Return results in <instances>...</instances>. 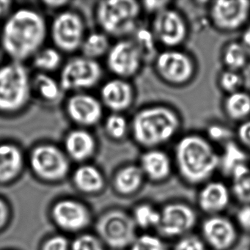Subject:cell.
Here are the masks:
<instances>
[{
	"label": "cell",
	"mask_w": 250,
	"mask_h": 250,
	"mask_svg": "<svg viewBox=\"0 0 250 250\" xmlns=\"http://www.w3.org/2000/svg\"><path fill=\"white\" fill-rule=\"evenodd\" d=\"M49 25L42 13L30 7L11 11L0 32V44L10 61L21 62L31 60L44 46Z\"/></svg>",
	"instance_id": "1"
},
{
	"label": "cell",
	"mask_w": 250,
	"mask_h": 250,
	"mask_svg": "<svg viewBox=\"0 0 250 250\" xmlns=\"http://www.w3.org/2000/svg\"><path fill=\"white\" fill-rule=\"evenodd\" d=\"M174 167L187 185L201 186L219 169L220 154L205 135L184 134L174 147Z\"/></svg>",
	"instance_id": "2"
},
{
	"label": "cell",
	"mask_w": 250,
	"mask_h": 250,
	"mask_svg": "<svg viewBox=\"0 0 250 250\" xmlns=\"http://www.w3.org/2000/svg\"><path fill=\"white\" fill-rule=\"evenodd\" d=\"M183 118L175 108L165 104L146 105L130 120V135L145 150L162 148L176 138Z\"/></svg>",
	"instance_id": "3"
},
{
	"label": "cell",
	"mask_w": 250,
	"mask_h": 250,
	"mask_svg": "<svg viewBox=\"0 0 250 250\" xmlns=\"http://www.w3.org/2000/svg\"><path fill=\"white\" fill-rule=\"evenodd\" d=\"M32 96V77L24 63L9 61L0 65V115L21 113Z\"/></svg>",
	"instance_id": "4"
},
{
	"label": "cell",
	"mask_w": 250,
	"mask_h": 250,
	"mask_svg": "<svg viewBox=\"0 0 250 250\" xmlns=\"http://www.w3.org/2000/svg\"><path fill=\"white\" fill-rule=\"evenodd\" d=\"M142 14L141 3L136 0H104L95 8V20L101 31L118 39L134 33Z\"/></svg>",
	"instance_id": "5"
},
{
	"label": "cell",
	"mask_w": 250,
	"mask_h": 250,
	"mask_svg": "<svg viewBox=\"0 0 250 250\" xmlns=\"http://www.w3.org/2000/svg\"><path fill=\"white\" fill-rule=\"evenodd\" d=\"M96 235L112 250H128L137 236V229L131 212L113 208L104 212L96 223Z\"/></svg>",
	"instance_id": "6"
},
{
	"label": "cell",
	"mask_w": 250,
	"mask_h": 250,
	"mask_svg": "<svg viewBox=\"0 0 250 250\" xmlns=\"http://www.w3.org/2000/svg\"><path fill=\"white\" fill-rule=\"evenodd\" d=\"M153 63L155 73L159 80L171 87H185L197 75L195 59L180 48L167 49L159 52Z\"/></svg>",
	"instance_id": "7"
},
{
	"label": "cell",
	"mask_w": 250,
	"mask_h": 250,
	"mask_svg": "<svg viewBox=\"0 0 250 250\" xmlns=\"http://www.w3.org/2000/svg\"><path fill=\"white\" fill-rule=\"evenodd\" d=\"M28 161L33 173L46 182L62 181L71 166V160L63 149L51 143L36 145L30 150Z\"/></svg>",
	"instance_id": "8"
},
{
	"label": "cell",
	"mask_w": 250,
	"mask_h": 250,
	"mask_svg": "<svg viewBox=\"0 0 250 250\" xmlns=\"http://www.w3.org/2000/svg\"><path fill=\"white\" fill-rule=\"evenodd\" d=\"M103 77V68L99 61L83 55L71 58L62 65L59 82L63 92H87L96 87Z\"/></svg>",
	"instance_id": "9"
},
{
	"label": "cell",
	"mask_w": 250,
	"mask_h": 250,
	"mask_svg": "<svg viewBox=\"0 0 250 250\" xmlns=\"http://www.w3.org/2000/svg\"><path fill=\"white\" fill-rule=\"evenodd\" d=\"M86 35L84 19L73 10L58 13L49 25V36L54 46L62 53L80 51Z\"/></svg>",
	"instance_id": "10"
},
{
	"label": "cell",
	"mask_w": 250,
	"mask_h": 250,
	"mask_svg": "<svg viewBox=\"0 0 250 250\" xmlns=\"http://www.w3.org/2000/svg\"><path fill=\"white\" fill-rule=\"evenodd\" d=\"M160 222L156 231L165 238L178 239L192 230L198 222L197 211L184 201H171L160 208Z\"/></svg>",
	"instance_id": "11"
},
{
	"label": "cell",
	"mask_w": 250,
	"mask_h": 250,
	"mask_svg": "<svg viewBox=\"0 0 250 250\" xmlns=\"http://www.w3.org/2000/svg\"><path fill=\"white\" fill-rule=\"evenodd\" d=\"M150 30L156 43L167 49H179L188 37V23L178 10L169 6L153 16Z\"/></svg>",
	"instance_id": "12"
},
{
	"label": "cell",
	"mask_w": 250,
	"mask_h": 250,
	"mask_svg": "<svg viewBox=\"0 0 250 250\" xmlns=\"http://www.w3.org/2000/svg\"><path fill=\"white\" fill-rule=\"evenodd\" d=\"M105 58L109 72L124 80L136 77L146 63L140 49L129 37L112 43Z\"/></svg>",
	"instance_id": "13"
},
{
	"label": "cell",
	"mask_w": 250,
	"mask_h": 250,
	"mask_svg": "<svg viewBox=\"0 0 250 250\" xmlns=\"http://www.w3.org/2000/svg\"><path fill=\"white\" fill-rule=\"evenodd\" d=\"M250 18V1L217 0L208 6L211 25L222 33H233L245 27Z\"/></svg>",
	"instance_id": "14"
},
{
	"label": "cell",
	"mask_w": 250,
	"mask_h": 250,
	"mask_svg": "<svg viewBox=\"0 0 250 250\" xmlns=\"http://www.w3.org/2000/svg\"><path fill=\"white\" fill-rule=\"evenodd\" d=\"M202 239L212 250H230L238 240L235 221L223 214L206 216L200 225Z\"/></svg>",
	"instance_id": "15"
},
{
	"label": "cell",
	"mask_w": 250,
	"mask_h": 250,
	"mask_svg": "<svg viewBox=\"0 0 250 250\" xmlns=\"http://www.w3.org/2000/svg\"><path fill=\"white\" fill-rule=\"evenodd\" d=\"M103 104L99 98L87 92L71 93L65 104L67 117L79 128H91L104 118Z\"/></svg>",
	"instance_id": "16"
},
{
	"label": "cell",
	"mask_w": 250,
	"mask_h": 250,
	"mask_svg": "<svg viewBox=\"0 0 250 250\" xmlns=\"http://www.w3.org/2000/svg\"><path fill=\"white\" fill-rule=\"evenodd\" d=\"M51 213L54 222L67 232L84 230L92 220L91 213L87 206L74 199H62L57 202Z\"/></svg>",
	"instance_id": "17"
},
{
	"label": "cell",
	"mask_w": 250,
	"mask_h": 250,
	"mask_svg": "<svg viewBox=\"0 0 250 250\" xmlns=\"http://www.w3.org/2000/svg\"><path fill=\"white\" fill-rule=\"evenodd\" d=\"M135 98V88L131 82L117 77L105 82L99 92L104 107L114 113H125L134 104Z\"/></svg>",
	"instance_id": "18"
},
{
	"label": "cell",
	"mask_w": 250,
	"mask_h": 250,
	"mask_svg": "<svg viewBox=\"0 0 250 250\" xmlns=\"http://www.w3.org/2000/svg\"><path fill=\"white\" fill-rule=\"evenodd\" d=\"M230 188L222 181L210 180L200 186L197 206L206 216L222 214L231 201Z\"/></svg>",
	"instance_id": "19"
},
{
	"label": "cell",
	"mask_w": 250,
	"mask_h": 250,
	"mask_svg": "<svg viewBox=\"0 0 250 250\" xmlns=\"http://www.w3.org/2000/svg\"><path fill=\"white\" fill-rule=\"evenodd\" d=\"M137 164L146 181L153 184L165 183L170 178L175 169L172 156L162 148L145 150Z\"/></svg>",
	"instance_id": "20"
},
{
	"label": "cell",
	"mask_w": 250,
	"mask_h": 250,
	"mask_svg": "<svg viewBox=\"0 0 250 250\" xmlns=\"http://www.w3.org/2000/svg\"><path fill=\"white\" fill-rule=\"evenodd\" d=\"M62 149L70 160L81 165L87 163L96 155L98 142L87 128L77 127L65 134Z\"/></svg>",
	"instance_id": "21"
},
{
	"label": "cell",
	"mask_w": 250,
	"mask_h": 250,
	"mask_svg": "<svg viewBox=\"0 0 250 250\" xmlns=\"http://www.w3.org/2000/svg\"><path fill=\"white\" fill-rule=\"evenodd\" d=\"M146 181L138 164H125L114 173L112 187L118 195L130 197L136 195L143 188Z\"/></svg>",
	"instance_id": "22"
},
{
	"label": "cell",
	"mask_w": 250,
	"mask_h": 250,
	"mask_svg": "<svg viewBox=\"0 0 250 250\" xmlns=\"http://www.w3.org/2000/svg\"><path fill=\"white\" fill-rule=\"evenodd\" d=\"M25 157L20 146L11 142L0 143V184L17 179L24 169Z\"/></svg>",
	"instance_id": "23"
},
{
	"label": "cell",
	"mask_w": 250,
	"mask_h": 250,
	"mask_svg": "<svg viewBox=\"0 0 250 250\" xmlns=\"http://www.w3.org/2000/svg\"><path fill=\"white\" fill-rule=\"evenodd\" d=\"M75 187L87 194H99L104 189L106 179L99 168L92 164H81L73 174Z\"/></svg>",
	"instance_id": "24"
},
{
	"label": "cell",
	"mask_w": 250,
	"mask_h": 250,
	"mask_svg": "<svg viewBox=\"0 0 250 250\" xmlns=\"http://www.w3.org/2000/svg\"><path fill=\"white\" fill-rule=\"evenodd\" d=\"M222 111L231 122L239 124L250 119V93L244 89L226 95L222 101Z\"/></svg>",
	"instance_id": "25"
},
{
	"label": "cell",
	"mask_w": 250,
	"mask_h": 250,
	"mask_svg": "<svg viewBox=\"0 0 250 250\" xmlns=\"http://www.w3.org/2000/svg\"><path fill=\"white\" fill-rule=\"evenodd\" d=\"M32 90L33 95H36L42 102L48 104L58 102L64 93L59 80L54 78L51 74L40 72L32 77Z\"/></svg>",
	"instance_id": "26"
},
{
	"label": "cell",
	"mask_w": 250,
	"mask_h": 250,
	"mask_svg": "<svg viewBox=\"0 0 250 250\" xmlns=\"http://www.w3.org/2000/svg\"><path fill=\"white\" fill-rule=\"evenodd\" d=\"M221 61L225 69L241 72L250 61L245 48L240 41H231L222 48Z\"/></svg>",
	"instance_id": "27"
},
{
	"label": "cell",
	"mask_w": 250,
	"mask_h": 250,
	"mask_svg": "<svg viewBox=\"0 0 250 250\" xmlns=\"http://www.w3.org/2000/svg\"><path fill=\"white\" fill-rule=\"evenodd\" d=\"M111 46L107 35L102 31L93 32L86 35L80 51L83 56L98 61L106 57Z\"/></svg>",
	"instance_id": "28"
},
{
	"label": "cell",
	"mask_w": 250,
	"mask_h": 250,
	"mask_svg": "<svg viewBox=\"0 0 250 250\" xmlns=\"http://www.w3.org/2000/svg\"><path fill=\"white\" fill-rule=\"evenodd\" d=\"M137 229L147 231L157 229L160 222V208L148 202L135 205L131 212Z\"/></svg>",
	"instance_id": "29"
},
{
	"label": "cell",
	"mask_w": 250,
	"mask_h": 250,
	"mask_svg": "<svg viewBox=\"0 0 250 250\" xmlns=\"http://www.w3.org/2000/svg\"><path fill=\"white\" fill-rule=\"evenodd\" d=\"M62 54L55 46H43L32 58V63L38 72L50 74L62 68Z\"/></svg>",
	"instance_id": "30"
},
{
	"label": "cell",
	"mask_w": 250,
	"mask_h": 250,
	"mask_svg": "<svg viewBox=\"0 0 250 250\" xmlns=\"http://www.w3.org/2000/svg\"><path fill=\"white\" fill-rule=\"evenodd\" d=\"M104 131L112 141H124L130 134V121L124 114L110 112L104 118Z\"/></svg>",
	"instance_id": "31"
},
{
	"label": "cell",
	"mask_w": 250,
	"mask_h": 250,
	"mask_svg": "<svg viewBox=\"0 0 250 250\" xmlns=\"http://www.w3.org/2000/svg\"><path fill=\"white\" fill-rule=\"evenodd\" d=\"M232 187L231 193L242 204L250 203V169L247 164L238 165L231 173Z\"/></svg>",
	"instance_id": "32"
},
{
	"label": "cell",
	"mask_w": 250,
	"mask_h": 250,
	"mask_svg": "<svg viewBox=\"0 0 250 250\" xmlns=\"http://www.w3.org/2000/svg\"><path fill=\"white\" fill-rule=\"evenodd\" d=\"M129 38L132 39L140 49L145 62L153 61L159 52L156 50V45L158 43H156V39L150 29H146L139 26L138 28Z\"/></svg>",
	"instance_id": "33"
},
{
	"label": "cell",
	"mask_w": 250,
	"mask_h": 250,
	"mask_svg": "<svg viewBox=\"0 0 250 250\" xmlns=\"http://www.w3.org/2000/svg\"><path fill=\"white\" fill-rule=\"evenodd\" d=\"M247 151L244 150L235 140L224 146V152L220 154L219 169L222 168L227 173L231 175L232 170L241 164L245 163Z\"/></svg>",
	"instance_id": "34"
},
{
	"label": "cell",
	"mask_w": 250,
	"mask_h": 250,
	"mask_svg": "<svg viewBox=\"0 0 250 250\" xmlns=\"http://www.w3.org/2000/svg\"><path fill=\"white\" fill-rule=\"evenodd\" d=\"M244 80L241 72L232 70H222L217 77L219 90L226 95L243 90Z\"/></svg>",
	"instance_id": "35"
},
{
	"label": "cell",
	"mask_w": 250,
	"mask_h": 250,
	"mask_svg": "<svg viewBox=\"0 0 250 250\" xmlns=\"http://www.w3.org/2000/svg\"><path fill=\"white\" fill-rule=\"evenodd\" d=\"M127 250H167V248L160 235L146 232L137 235Z\"/></svg>",
	"instance_id": "36"
},
{
	"label": "cell",
	"mask_w": 250,
	"mask_h": 250,
	"mask_svg": "<svg viewBox=\"0 0 250 250\" xmlns=\"http://www.w3.org/2000/svg\"><path fill=\"white\" fill-rule=\"evenodd\" d=\"M205 137L212 143L225 145L233 141L235 131L222 123L213 122L208 125Z\"/></svg>",
	"instance_id": "37"
},
{
	"label": "cell",
	"mask_w": 250,
	"mask_h": 250,
	"mask_svg": "<svg viewBox=\"0 0 250 250\" xmlns=\"http://www.w3.org/2000/svg\"><path fill=\"white\" fill-rule=\"evenodd\" d=\"M96 234L83 233L71 243L70 250H107Z\"/></svg>",
	"instance_id": "38"
},
{
	"label": "cell",
	"mask_w": 250,
	"mask_h": 250,
	"mask_svg": "<svg viewBox=\"0 0 250 250\" xmlns=\"http://www.w3.org/2000/svg\"><path fill=\"white\" fill-rule=\"evenodd\" d=\"M172 250H208L201 237L190 233L176 240Z\"/></svg>",
	"instance_id": "39"
},
{
	"label": "cell",
	"mask_w": 250,
	"mask_h": 250,
	"mask_svg": "<svg viewBox=\"0 0 250 250\" xmlns=\"http://www.w3.org/2000/svg\"><path fill=\"white\" fill-rule=\"evenodd\" d=\"M235 140L245 151L250 152V119L238 124Z\"/></svg>",
	"instance_id": "40"
},
{
	"label": "cell",
	"mask_w": 250,
	"mask_h": 250,
	"mask_svg": "<svg viewBox=\"0 0 250 250\" xmlns=\"http://www.w3.org/2000/svg\"><path fill=\"white\" fill-rule=\"evenodd\" d=\"M71 243L64 235H55L44 241L42 250H70Z\"/></svg>",
	"instance_id": "41"
},
{
	"label": "cell",
	"mask_w": 250,
	"mask_h": 250,
	"mask_svg": "<svg viewBox=\"0 0 250 250\" xmlns=\"http://www.w3.org/2000/svg\"><path fill=\"white\" fill-rule=\"evenodd\" d=\"M235 222L238 228L250 232V203L241 205L235 213Z\"/></svg>",
	"instance_id": "42"
},
{
	"label": "cell",
	"mask_w": 250,
	"mask_h": 250,
	"mask_svg": "<svg viewBox=\"0 0 250 250\" xmlns=\"http://www.w3.org/2000/svg\"><path fill=\"white\" fill-rule=\"evenodd\" d=\"M140 3H141L142 8H143V12L151 14L153 17L170 6V2L165 1V0L143 1V2H140Z\"/></svg>",
	"instance_id": "43"
},
{
	"label": "cell",
	"mask_w": 250,
	"mask_h": 250,
	"mask_svg": "<svg viewBox=\"0 0 250 250\" xmlns=\"http://www.w3.org/2000/svg\"><path fill=\"white\" fill-rule=\"evenodd\" d=\"M9 219V206L3 199L0 198V229L5 228Z\"/></svg>",
	"instance_id": "44"
},
{
	"label": "cell",
	"mask_w": 250,
	"mask_h": 250,
	"mask_svg": "<svg viewBox=\"0 0 250 250\" xmlns=\"http://www.w3.org/2000/svg\"><path fill=\"white\" fill-rule=\"evenodd\" d=\"M13 2L9 0H0V20L6 18L11 13Z\"/></svg>",
	"instance_id": "45"
},
{
	"label": "cell",
	"mask_w": 250,
	"mask_h": 250,
	"mask_svg": "<svg viewBox=\"0 0 250 250\" xmlns=\"http://www.w3.org/2000/svg\"><path fill=\"white\" fill-rule=\"evenodd\" d=\"M240 42L245 48L250 61V26L243 31Z\"/></svg>",
	"instance_id": "46"
},
{
	"label": "cell",
	"mask_w": 250,
	"mask_h": 250,
	"mask_svg": "<svg viewBox=\"0 0 250 250\" xmlns=\"http://www.w3.org/2000/svg\"><path fill=\"white\" fill-rule=\"evenodd\" d=\"M68 2H63V1H49V2H44L46 7L50 8H58V7L64 6Z\"/></svg>",
	"instance_id": "47"
}]
</instances>
